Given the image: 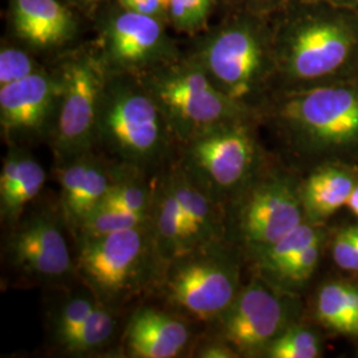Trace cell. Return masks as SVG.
Returning <instances> with one entry per match:
<instances>
[{
  "label": "cell",
  "mask_w": 358,
  "mask_h": 358,
  "mask_svg": "<svg viewBox=\"0 0 358 358\" xmlns=\"http://www.w3.org/2000/svg\"><path fill=\"white\" fill-rule=\"evenodd\" d=\"M273 26L278 72L296 84L336 76L358 56V15L294 0Z\"/></svg>",
  "instance_id": "1"
},
{
  "label": "cell",
  "mask_w": 358,
  "mask_h": 358,
  "mask_svg": "<svg viewBox=\"0 0 358 358\" xmlns=\"http://www.w3.org/2000/svg\"><path fill=\"white\" fill-rule=\"evenodd\" d=\"M187 56L202 66L217 90L248 109L278 71L268 16L243 8L194 36Z\"/></svg>",
  "instance_id": "2"
},
{
  "label": "cell",
  "mask_w": 358,
  "mask_h": 358,
  "mask_svg": "<svg viewBox=\"0 0 358 358\" xmlns=\"http://www.w3.org/2000/svg\"><path fill=\"white\" fill-rule=\"evenodd\" d=\"M174 137L140 77L109 72L97 117V141L129 166L143 167L166 153Z\"/></svg>",
  "instance_id": "3"
},
{
  "label": "cell",
  "mask_w": 358,
  "mask_h": 358,
  "mask_svg": "<svg viewBox=\"0 0 358 358\" xmlns=\"http://www.w3.org/2000/svg\"><path fill=\"white\" fill-rule=\"evenodd\" d=\"M161 108L174 137L185 143L211 129L244 121L248 108L217 90L202 66L189 56L140 75Z\"/></svg>",
  "instance_id": "4"
},
{
  "label": "cell",
  "mask_w": 358,
  "mask_h": 358,
  "mask_svg": "<svg viewBox=\"0 0 358 358\" xmlns=\"http://www.w3.org/2000/svg\"><path fill=\"white\" fill-rule=\"evenodd\" d=\"M155 259L159 256L149 220L136 229L81 239L75 268L96 299L112 307L141 289Z\"/></svg>",
  "instance_id": "5"
},
{
  "label": "cell",
  "mask_w": 358,
  "mask_h": 358,
  "mask_svg": "<svg viewBox=\"0 0 358 358\" xmlns=\"http://www.w3.org/2000/svg\"><path fill=\"white\" fill-rule=\"evenodd\" d=\"M57 72L62 90L52 140L59 157L73 159L97 141V117L108 69L94 48L71 53Z\"/></svg>",
  "instance_id": "6"
},
{
  "label": "cell",
  "mask_w": 358,
  "mask_h": 358,
  "mask_svg": "<svg viewBox=\"0 0 358 358\" xmlns=\"http://www.w3.org/2000/svg\"><path fill=\"white\" fill-rule=\"evenodd\" d=\"M282 128L310 146L337 149L358 143V87L313 85L289 90L276 105Z\"/></svg>",
  "instance_id": "7"
},
{
  "label": "cell",
  "mask_w": 358,
  "mask_h": 358,
  "mask_svg": "<svg viewBox=\"0 0 358 358\" xmlns=\"http://www.w3.org/2000/svg\"><path fill=\"white\" fill-rule=\"evenodd\" d=\"M166 23L106 0L96 19L97 47L109 72L140 76L182 56Z\"/></svg>",
  "instance_id": "8"
},
{
  "label": "cell",
  "mask_w": 358,
  "mask_h": 358,
  "mask_svg": "<svg viewBox=\"0 0 358 358\" xmlns=\"http://www.w3.org/2000/svg\"><path fill=\"white\" fill-rule=\"evenodd\" d=\"M169 301L195 319H219L239 294V268L217 242L169 263Z\"/></svg>",
  "instance_id": "9"
},
{
  "label": "cell",
  "mask_w": 358,
  "mask_h": 358,
  "mask_svg": "<svg viewBox=\"0 0 358 358\" xmlns=\"http://www.w3.org/2000/svg\"><path fill=\"white\" fill-rule=\"evenodd\" d=\"M255 149L244 121L226 124L187 142L186 170L210 192L230 190L251 173Z\"/></svg>",
  "instance_id": "10"
},
{
  "label": "cell",
  "mask_w": 358,
  "mask_h": 358,
  "mask_svg": "<svg viewBox=\"0 0 358 358\" xmlns=\"http://www.w3.org/2000/svg\"><path fill=\"white\" fill-rule=\"evenodd\" d=\"M288 319L289 308L280 294L263 282H251L219 317L222 338L238 352L267 349L287 329Z\"/></svg>",
  "instance_id": "11"
},
{
  "label": "cell",
  "mask_w": 358,
  "mask_h": 358,
  "mask_svg": "<svg viewBox=\"0 0 358 358\" xmlns=\"http://www.w3.org/2000/svg\"><path fill=\"white\" fill-rule=\"evenodd\" d=\"M57 69L36 73L0 87V127L8 138L38 137L52 131L60 97Z\"/></svg>",
  "instance_id": "12"
},
{
  "label": "cell",
  "mask_w": 358,
  "mask_h": 358,
  "mask_svg": "<svg viewBox=\"0 0 358 358\" xmlns=\"http://www.w3.org/2000/svg\"><path fill=\"white\" fill-rule=\"evenodd\" d=\"M300 194L284 179H269L259 185L241 214V231L256 250L278 242L304 223Z\"/></svg>",
  "instance_id": "13"
},
{
  "label": "cell",
  "mask_w": 358,
  "mask_h": 358,
  "mask_svg": "<svg viewBox=\"0 0 358 358\" xmlns=\"http://www.w3.org/2000/svg\"><path fill=\"white\" fill-rule=\"evenodd\" d=\"M8 256L15 268L47 282L60 280L75 268L64 234L50 214L35 215L13 232Z\"/></svg>",
  "instance_id": "14"
},
{
  "label": "cell",
  "mask_w": 358,
  "mask_h": 358,
  "mask_svg": "<svg viewBox=\"0 0 358 358\" xmlns=\"http://www.w3.org/2000/svg\"><path fill=\"white\" fill-rule=\"evenodd\" d=\"M13 36L32 51H51L76 38V16L63 0H8Z\"/></svg>",
  "instance_id": "15"
},
{
  "label": "cell",
  "mask_w": 358,
  "mask_h": 358,
  "mask_svg": "<svg viewBox=\"0 0 358 358\" xmlns=\"http://www.w3.org/2000/svg\"><path fill=\"white\" fill-rule=\"evenodd\" d=\"M169 178L182 213L183 255L217 242L220 222L214 195L187 170L177 171Z\"/></svg>",
  "instance_id": "16"
},
{
  "label": "cell",
  "mask_w": 358,
  "mask_h": 358,
  "mask_svg": "<svg viewBox=\"0 0 358 358\" xmlns=\"http://www.w3.org/2000/svg\"><path fill=\"white\" fill-rule=\"evenodd\" d=\"M189 340L190 329L183 321L154 308L138 309L127 328V348L133 357H177Z\"/></svg>",
  "instance_id": "17"
},
{
  "label": "cell",
  "mask_w": 358,
  "mask_h": 358,
  "mask_svg": "<svg viewBox=\"0 0 358 358\" xmlns=\"http://www.w3.org/2000/svg\"><path fill=\"white\" fill-rule=\"evenodd\" d=\"M355 186L353 177L341 169L327 167L313 173L300 192L306 215L313 222L331 217L346 206Z\"/></svg>",
  "instance_id": "18"
},
{
  "label": "cell",
  "mask_w": 358,
  "mask_h": 358,
  "mask_svg": "<svg viewBox=\"0 0 358 358\" xmlns=\"http://www.w3.org/2000/svg\"><path fill=\"white\" fill-rule=\"evenodd\" d=\"M150 227L159 260L171 263L183 256L182 213L170 178L162 180L154 192Z\"/></svg>",
  "instance_id": "19"
},
{
  "label": "cell",
  "mask_w": 358,
  "mask_h": 358,
  "mask_svg": "<svg viewBox=\"0 0 358 358\" xmlns=\"http://www.w3.org/2000/svg\"><path fill=\"white\" fill-rule=\"evenodd\" d=\"M317 317L336 332L358 336V284H325L317 297Z\"/></svg>",
  "instance_id": "20"
},
{
  "label": "cell",
  "mask_w": 358,
  "mask_h": 358,
  "mask_svg": "<svg viewBox=\"0 0 358 358\" xmlns=\"http://www.w3.org/2000/svg\"><path fill=\"white\" fill-rule=\"evenodd\" d=\"M45 183V170L26 154L20 174L13 189L0 196V214L4 220H16L26 206L38 196Z\"/></svg>",
  "instance_id": "21"
},
{
  "label": "cell",
  "mask_w": 358,
  "mask_h": 358,
  "mask_svg": "<svg viewBox=\"0 0 358 358\" xmlns=\"http://www.w3.org/2000/svg\"><path fill=\"white\" fill-rule=\"evenodd\" d=\"M115 320L110 309L97 301L88 319L76 331L71 333L60 345L71 353L92 352L106 344L115 333Z\"/></svg>",
  "instance_id": "22"
},
{
  "label": "cell",
  "mask_w": 358,
  "mask_h": 358,
  "mask_svg": "<svg viewBox=\"0 0 358 358\" xmlns=\"http://www.w3.org/2000/svg\"><path fill=\"white\" fill-rule=\"evenodd\" d=\"M317 242H321L319 230L308 223H301L278 242L257 250L262 268L269 275Z\"/></svg>",
  "instance_id": "23"
},
{
  "label": "cell",
  "mask_w": 358,
  "mask_h": 358,
  "mask_svg": "<svg viewBox=\"0 0 358 358\" xmlns=\"http://www.w3.org/2000/svg\"><path fill=\"white\" fill-rule=\"evenodd\" d=\"M149 220L150 215H141L115 207L99 206L84 219V222L80 224L77 230L80 232L81 239L97 238L120 231L140 227L142 224L149 223Z\"/></svg>",
  "instance_id": "24"
},
{
  "label": "cell",
  "mask_w": 358,
  "mask_h": 358,
  "mask_svg": "<svg viewBox=\"0 0 358 358\" xmlns=\"http://www.w3.org/2000/svg\"><path fill=\"white\" fill-rule=\"evenodd\" d=\"M217 4V0H169L167 26L194 38L210 27V17Z\"/></svg>",
  "instance_id": "25"
},
{
  "label": "cell",
  "mask_w": 358,
  "mask_h": 358,
  "mask_svg": "<svg viewBox=\"0 0 358 358\" xmlns=\"http://www.w3.org/2000/svg\"><path fill=\"white\" fill-rule=\"evenodd\" d=\"M153 196L154 192L152 194L149 192L140 179L117 174L112 190L100 206L115 207L141 215H150Z\"/></svg>",
  "instance_id": "26"
},
{
  "label": "cell",
  "mask_w": 358,
  "mask_h": 358,
  "mask_svg": "<svg viewBox=\"0 0 358 358\" xmlns=\"http://www.w3.org/2000/svg\"><path fill=\"white\" fill-rule=\"evenodd\" d=\"M272 358H316L320 343L315 333L300 327H289L280 333L266 349Z\"/></svg>",
  "instance_id": "27"
},
{
  "label": "cell",
  "mask_w": 358,
  "mask_h": 358,
  "mask_svg": "<svg viewBox=\"0 0 358 358\" xmlns=\"http://www.w3.org/2000/svg\"><path fill=\"white\" fill-rule=\"evenodd\" d=\"M29 48H22L3 43L0 48V87L20 81L41 71Z\"/></svg>",
  "instance_id": "28"
},
{
  "label": "cell",
  "mask_w": 358,
  "mask_h": 358,
  "mask_svg": "<svg viewBox=\"0 0 358 358\" xmlns=\"http://www.w3.org/2000/svg\"><path fill=\"white\" fill-rule=\"evenodd\" d=\"M320 243L321 242H317L309 245L303 252L294 256L291 262L269 275L276 280L289 285H297L307 282L317 267L320 259Z\"/></svg>",
  "instance_id": "29"
},
{
  "label": "cell",
  "mask_w": 358,
  "mask_h": 358,
  "mask_svg": "<svg viewBox=\"0 0 358 358\" xmlns=\"http://www.w3.org/2000/svg\"><path fill=\"white\" fill-rule=\"evenodd\" d=\"M96 304L97 301L88 296H77L65 303L55 324V333L59 344H62L71 333L76 331L88 319Z\"/></svg>",
  "instance_id": "30"
},
{
  "label": "cell",
  "mask_w": 358,
  "mask_h": 358,
  "mask_svg": "<svg viewBox=\"0 0 358 358\" xmlns=\"http://www.w3.org/2000/svg\"><path fill=\"white\" fill-rule=\"evenodd\" d=\"M332 254L340 268L358 272V227L344 229L336 236Z\"/></svg>",
  "instance_id": "31"
},
{
  "label": "cell",
  "mask_w": 358,
  "mask_h": 358,
  "mask_svg": "<svg viewBox=\"0 0 358 358\" xmlns=\"http://www.w3.org/2000/svg\"><path fill=\"white\" fill-rule=\"evenodd\" d=\"M121 7L133 13L159 19L167 24L169 0H115Z\"/></svg>",
  "instance_id": "32"
},
{
  "label": "cell",
  "mask_w": 358,
  "mask_h": 358,
  "mask_svg": "<svg viewBox=\"0 0 358 358\" xmlns=\"http://www.w3.org/2000/svg\"><path fill=\"white\" fill-rule=\"evenodd\" d=\"M234 352L231 350L229 346L226 345V343H217V344H211V345H206L201 352H199V357L205 358H229L236 357V355H232Z\"/></svg>",
  "instance_id": "33"
},
{
  "label": "cell",
  "mask_w": 358,
  "mask_h": 358,
  "mask_svg": "<svg viewBox=\"0 0 358 358\" xmlns=\"http://www.w3.org/2000/svg\"><path fill=\"white\" fill-rule=\"evenodd\" d=\"M304 1L324 3V4L336 7V8H341V10L350 11V13H357L358 15V0H304Z\"/></svg>",
  "instance_id": "34"
},
{
  "label": "cell",
  "mask_w": 358,
  "mask_h": 358,
  "mask_svg": "<svg viewBox=\"0 0 358 358\" xmlns=\"http://www.w3.org/2000/svg\"><path fill=\"white\" fill-rule=\"evenodd\" d=\"M63 1H65L68 6L71 4V6H75L78 8H90V7L97 6L101 1H106V0H63Z\"/></svg>",
  "instance_id": "35"
},
{
  "label": "cell",
  "mask_w": 358,
  "mask_h": 358,
  "mask_svg": "<svg viewBox=\"0 0 358 358\" xmlns=\"http://www.w3.org/2000/svg\"><path fill=\"white\" fill-rule=\"evenodd\" d=\"M346 206H348V207L352 210V213L358 217V183H356L353 192L350 194L349 201H348Z\"/></svg>",
  "instance_id": "36"
},
{
  "label": "cell",
  "mask_w": 358,
  "mask_h": 358,
  "mask_svg": "<svg viewBox=\"0 0 358 358\" xmlns=\"http://www.w3.org/2000/svg\"><path fill=\"white\" fill-rule=\"evenodd\" d=\"M219 4H223L226 7H234V8H241L242 0H217Z\"/></svg>",
  "instance_id": "37"
}]
</instances>
